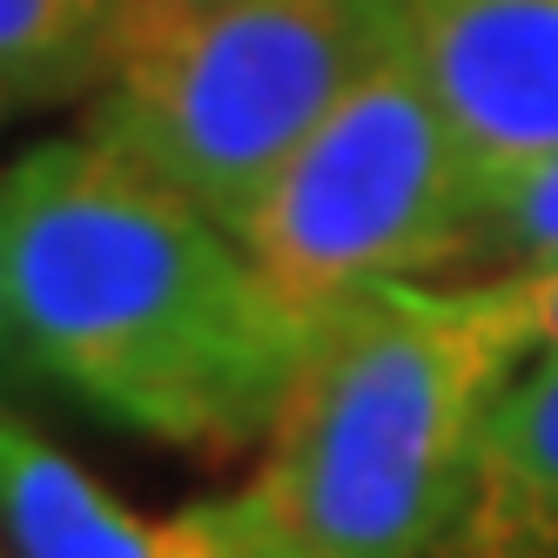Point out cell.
<instances>
[{"label":"cell","instance_id":"6da1fadb","mask_svg":"<svg viewBox=\"0 0 558 558\" xmlns=\"http://www.w3.org/2000/svg\"><path fill=\"white\" fill-rule=\"evenodd\" d=\"M8 337L82 404L175 451H250L316 324L162 175L88 135L0 175Z\"/></svg>","mask_w":558,"mask_h":558},{"label":"cell","instance_id":"7a4b0ae2","mask_svg":"<svg viewBox=\"0 0 558 558\" xmlns=\"http://www.w3.org/2000/svg\"><path fill=\"white\" fill-rule=\"evenodd\" d=\"M518 364L458 276L350 296L316 316L243 498L316 558H430Z\"/></svg>","mask_w":558,"mask_h":558},{"label":"cell","instance_id":"3957f363","mask_svg":"<svg viewBox=\"0 0 558 558\" xmlns=\"http://www.w3.org/2000/svg\"><path fill=\"white\" fill-rule=\"evenodd\" d=\"M411 0H114L82 135L195 195L222 229L397 48Z\"/></svg>","mask_w":558,"mask_h":558},{"label":"cell","instance_id":"277c9868","mask_svg":"<svg viewBox=\"0 0 558 558\" xmlns=\"http://www.w3.org/2000/svg\"><path fill=\"white\" fill-rule=\"evenodd\" d=\"M471 209L477 182L464 148L397 34V48L356 74L343 101L263 175L229 235L269 290L316 324L377 283L451 276Z\"/></svg>","mask_w":558,"mask_h":558},{"label":"cell","instance_id":"5b68a950","mask_svg":"<svg viewBox=\"0 0 558 558\" xmlns=\"http://www.w3.org/2000/svg\"><path fill=\"white\" fill-rule=\"evenodd\" d=\"M404 41L477 195L558 155V0H411Z\"/></svg>","mask_w":558,"mask_h":558},{"label":"cell","instance_id":"8992f818","mask_svg":"<svg viewBox=\"0 0 558 558\" xmlns=\"http://www.w3.org/2000/svg\"><path fill=\"white\" fill-rule=\"evenodd\" d=\"M430 558H558V356H532L477 430L471 485Z\"/></svg>","mask_w":558,"mask_h":558},{"label":"cell","instance_id":"52a82bcc","mask_svg":"<svg viewBox=\"0 0 558 558\" xmlns=\"http://www.w3.org/2000/svg\"><path fill=\"white\" fill-rule=\"evenodd\" d=\"M0 525L21 558H203L195 511H129L14 411H0Z\"/></svg>","mask_w":558,"mask_h":558},{"label":"cell","instance_id":"ba28073f","mask_svg":"<svg viewBox=\"0 0 558 558\" xmlns=\"http://www.w3.org/2000/svg\"><path fill=\"white\" fill-rule=\"evenodd\" d=\"M114 0H0V122L88 101Z\"/></svg>","mask_w":558,"mask_h":558},{"label":"cell","instance_id":"9c48e42d","mask_svg":"<svg viewBox=\"0 0 558 558\" xmlns=\"http://www.w3.org/2000/svg\"><path fill=\"white\" fill-rule=\"evenodd\" d=\"M538 256H558V155L477 195L464 256L451 276H492V269H518Z\"/></svg>","mask_w":558,"mask_h":558},{"label":"cell","instance_id":"30bf717a","mask_svg":"<svg viewBox=\"0 0 558 558\" xmlns=\"http://www.w3.org/2000/svg\"><path fill=\"white\" fill-rule=\"evenodd\" d=\"M458 283L477 290V303L492 310V324L525 364L532 356H558V256L492 269V276H458Z\"/></svg>","mask_w":558,"mask_h":558},{"label":"cell","instance_id":"8fae6325","mask_svg":"<svg viewBox=\"0 0 558 558\" xmlns=\"http://www.w3.org/2000/svg\"><path fill=\"white\" fill-rule=\"evenodd\" d=\"M195 518H203V558H316L290 532H276L243 492L216 498V505H195Z\"/></svg>","mask_w":558,"mask_h":558},{"label":"cell","instance_id":"7c38bea8","mask_svg":"<svg viewBox=\"0 0 558 558\" xmlns=\"http://www.w3.org/2000/svg\"><path fill=\"white\" fill-rule=\"evenodd\" d=\"M8 343H14V337H8V303H0V350H8Z\"/></svg>","mask_w":558,"mask_h":558}]
</instances>
